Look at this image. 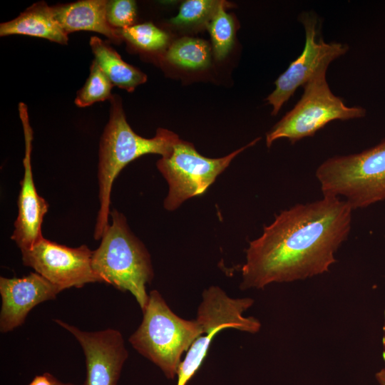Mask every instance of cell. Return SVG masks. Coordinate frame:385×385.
Masks as SVG:
<instances>
[{
	"label": "cell",
	"mask_w": 385,
	"mask_h": 385,
	"mask_svg": "<svg viewBox=\"0 0 385 385\" xmlns=\"http://www.w3.org/2000/svg\"><path fill=\"white\" fill-rule=\"evenodd\" d=\"M352 210L346 200L324 196L282 211L250 242L241 288L261 289L327 272L349 233Z\"/></svg>",
	"instance_id": "6da1fadb"
},
{
	"label": "cell",
	"mask_w": 385,
	"mask_h": 385,
	"mask_svg": "<svg viewBox=\"0 0 385 385\" xmlns=\"http://www.w3.org/2000/svg\"><path fill=\"white\" fill-rule=\"evenodd\" d=\"M110 116L100 139L98 166L99 209L93 237L101 239L109 227L111 196L113 182L130 162L145 154L168 155L180 139L175 133L158 128L155 135L145 138L138 135L126 120L122 100L113 95Z\"/></svg>",
	"instance_id": "7a4b0ae2"
},
{
	"label": "cell",
	"mask_w": 385,
	"mask_h": 385,
	"mask_svg": "<svg viewBox=\"0 0 385 385\" xmlns=\"http://www.w3.org/2000/svg\"><path fill=\"white\" fill-rule=\"evenodd\" d=\"M110 216L111 224L93 251V269L102 282L129 292L143 311L149 298L146 284L154 275L150 255L130 230L123 214L113 208Z\"/></svg>",
	"instance_id": "3957f363"
},
{
	"label": "cell",
	"mask_w": 385,
	"mask_h": 385,
	"mask_svg": "<svg viewBox=\"0 0 385 385\" xmlns=\"http://www.w3.org/2000/svg\"><path fill=\"white\" fill-rule=\"evenodd\" d=\"M143 320L130 337L133 348L158 366L167 378L178 374L182 355L200 336L196 320H187L174 313L157 290L149 293Z\"/></svg>",
	"instance_id": "277c9868"
},
{
	"label": "cell",
	"mask_w": 385,
	"mask_h": 385,
	"mask_svg": "<svg viewBox=\"0 0 385 385\" xmlns=\"http://www.w3.org/2000/svg\"><path fill=\"white\" fill-rule=\"evenodd\" d=\"M316 176L324 196L342 195L352 209L385 200V140L359 153L328 158Z\"/></svg>",
	"instance_id": "5b68a950"
},
{
	"label": "cell",
	"mask_w": 385,
	"mask_h": 385,
	"mask_svg": "<svg viewBox=\"0 0 385 385\" xmlns=\"http://www.w3.org/2000/svg\"><path fill=\"white\" fill-rule=\"evenodd\" d=\"M327 68L316 73L304 86V93L294 106L266 135L268 148L277 139L286 138L292 143L309 136L334 120L363 118L366 110L349 107L335 96L326 79Z\"/></svg>",
	"instance_id": "8992f818"
},
{
	"label": "cell",
	"mask_w": 385,
	"mask_h": 385,
	"mask_svg": "<svg viewBox=\"0 0 385 385\" xmlns=\"http://www.w3.org/2000/svg\"><path fill=\"white\" fill-rule=\"evenodd\" d=\"M254 303L250 298L234 299L217 286H211L202 292L196 321L201 328L200 336L186 352L178 371L177 385H186L202 365L214 337L227 328L249 333L257 332L261 324L243 313Z\"/></svg>",
	"instance_id": "52a82bcc"
},
{
	"label": "cell",
	"mask_w": 385,
	"mask_h": 385,
	"mask_svg": "<svg viewBox=\"0 0 385 385\" xmlns=\"http://www.w3.org/2000/svg\"><path fill=\"white\" fill-rule=\"evenodd\" d=\"M260 138L219 158L201 155L191 143L179 139L172 152L157 161L158 170L168 183V193L163 205L169 211L176 210L184 201L203 194L216 178L241 152L254 145Z\"/></svg>",
	"instance_id": "ba28073f"
},
{
	"label": "cell",
	"mask_w": 385,
	"mask_h": 385,
	"mask_svg": "<svg viewBox=\"0 0 385 385\" xmlns=\"http://www.w3.org/2000/svg\"><path fill=\"white\" fill-rule=\"evenodd\" d=\"M299 20L304 28V47L299 56L277 78L274 82V90L266 98L272 106L273 115L277 114L299 87L303 86L321 69L327 68L331 62L349 50L346 43H327L322 36H319V21L315 14L302 13Z\"/></svg>",
	"instance_id": "9c48e42d"
},
{
	"label": "cell",
	"mask_w": 385,
	"mask_h": 385,
	"mask_svg": "<svg viewBox=\"0 0 385 385\" xmlns=\"http://www.w3.org/2000/svg\"><path fill=\"white\" fill-rule=\"evenodd\" d=\"M23 264L63 291L102 282L92 266L93 250L86 245L69 247L43 237L32 248L21 251Z\"/></svg>",
	"instance_id": "30bf717a"
},
{
	"label": "cell",
	"mask_w": 385,
	"mask_h": 385,
	"mask_svg": "<svg viewBox=\"0 0 385 385\" xmlns=\"http://www.w3.org/2000/svg\"><path fill=\"white\" fill-rule=\"evenodd\" d=\"M53 321L80 344L86 358L85 385H117L128 352L121 333L114 329L86 332L59 319Z\"/></svg>",
	"instance_id": "8fae6325"
},
{
	"label": "cell",
	"mask_w": 385,
	"mask_h": 385,
	"mask_svg": "<svg viewBox=\"0 0 385 385\" xmlns=\"http://www.w3.org/2000/svg\"><path fill=\"white\" fill-rule=\"evenodd\" d=\"M19 111L25 138V156L23 160L24 173L20 183L18 215L11 239L21 251H24L32 248L43 237L41 225L49 205L38 194L33 178L31 162L33 131L29 123L26 105L20 103Z\"/></svg>",
	"instance_id": "7c38bea8"
},
{
	"label": "cell",
	"mask_w": 385,
	"mask_h": 385,
	"mask_svg": "<svg viewBox=\"0 0 385 385\" xmlns=\"http://www.w3.org/2000/svg\"><path fill=\"white\" fill-rule=\"evenodd\" d=\"M61 292L36 272L20 278L1 277L0 332L7 333L21 326L35 306L56 299Z\"/></svg>",
	"instance_id": "4fadbf2b"
},
{
	"label": "cell",
	"mask_w": 385,
	"mask_h": 385,
	"mask_svg": "<svg viewBox=\"0 0 385 385\" xmlns=\"http://www.w3.org/2000/svg\"><path fill=\"white\" fill-rule=\"evenodd\" d=\"M106 0H81L53 6L55 16L68 34L74 31H88L99 33L111 41L119 43L122 37L119 29L108 23Z\"/></svg>",
	"instance_id": "5bb4252c"
},
{
	"label": "cell",
	"mask_w": 385,
	"mask_h": 385,
	"mask_svg": "<svg viewBox=\"0 0 385 385\" xmlns=\"http://www.w3.org/2000/svg\"><path fill=\"white\" fill-rule=\"evenodd\" d=\"M20 34L66 44L68 34L56 19L53 6L45 1L34 4L16 18L0 25V36Z\"/></svg>",
	"instance_id": "9a60e30c"
},
{
	"label": "cell",
	"mask_w": 385,
	"mask_h": 385,
	"mask_svg": "<svg viewBox=\"0 0 385 385\" xmlns=\"http://www.w3.org/2000/svg\"><path fill=\"white\" fill-rule=\"evenodd\" d=\"M89 44L94 60L111 83L132 92L147 81V76L125 62L111 46L97 36H92Z\"/></svg>",
	"instance_id": "2e32d148"
},
{
	"label": "cell",
	"mask_w": 385,
	"mask_h": 385,
	"mask_svg": "<svg viewBox=\"0 0 385 385\" xmlns=\"http://www.w3.org/2000/svg\"><path fill=\"white\" fill-rule=\"evenodd\" d=\"M210 58L211 48L207 42L190 37L182 38L173 42L166 53L169 62L190 69L207 67Z\"/></svg>",
	"instance_id": "e0dca14e"
},
{
	"label": "cell",
	"mask_w": 385,
	"mask_h": 385,
	"mask_svg": "<svg viewBox=\"0 0 385 385\" xmlns=\"http://www.w3.org/2000/svg\"><path fill=\"white\" fill-rule=\"evenodd\" d=\"M228 2L223 4L206 25L212 43V51L217 61L223 60L230 51L234 42V21L225 11Z\"/></svg>",
	"instance_id": "ac0fdd59"
},
{
	"label": "cell",
	"mask_w": 385,
	"mask_h": 385,
	"mask_svg": "<svg viewBox=\"0 0 385 385\" xmlns=\"http://www.w3.org/2000/svg\"><path fill=\"white\" fill-rule=\"evenodd\" d=\"M113 85L93 60L84 86L77 92L75 104L84 108L96 102L110 100L113 96Z\"/></svg>",
	"instance_id": "d6986e66"
},
{
	"label": "cell",
	"mask_w": 385,
	"mask_h": 385,
	"mask_svg": "<svg viewBox=\"0 0 385 385\" xmlns=\"http://www.w3.org/2000/svg\"><path fill=\"white\" fill-rule=\"evenodd\" d=\"M123 39L138 48L148 51H156L166 47L168 34L153 24L144 23L119 29Z\"/></svg>",
	"instance_id": "ffe728a7"
},
{
	"label": "cell",
	"mask_w": 385,
	"mask_h": 385,
	"mask_svg": "<svg viewBox=\"0 0 385 385\" xmlns=\"http://www.w3.org/2000/svg\"><path fill=\"white\" fill-rule=\"evenodd\" d=\"M225 2L217 0L185 1L170 22L177 26L207 25Z\"/></svg>",
	"instance_id": "44dd1931"
},
{
	"label": "cell",
	"mask_w": 385,
	"mask_h": 385,
	"mask_svg": "<svg viewBox=\"0 0 385 385\" xmlns=\"http://www.w3.org/2000/svg\"><path fill=\"white\" fill-rule=\"evenodd\" d=\"M106 16L108 23L115 29H121L134 25L137 16L135 1L111 0L107 1Z\"/></svg>",
	"instance_id": "7402d4cb"
},
{
	"label": "cell",
	"mask_w": 385,
	"mask_h": 385,
	"mask_svg": "<svg viewBox=\"0 0 385 385\" xmlns=\"http://www.w3.org/2000/svg\"><path fill=\"white\" fill-rule=\"evenodd\" d=\"M58 381L50 373L36 376L28 385H59Z\"/></svg>",
	"instance_id": "603a6c76"
},
{
	"label": "cell",
	"mask_w": 385,
	"mask_h": 385,
	"mask_svg": "<svg viewBox=\"0 0 385 385\" xmlns=\"http://www.w3.org/2000/svg\"><path fill=\"white\" fill-rule=\"evenodd\" d=\"M376 379L380 385H385V367L376 374Z\"/></svg>",
	"instance_id": "cb8c5ba5"
},
{
	"label": "cell",
	"mask_w": 385,
	"mask_h": 385,
	"mask_svg": "<svg viewBox=\"0 0 385 385\" xmlns=\"http://www.w3.org/2000/svg\"><path fill=\"white\" fill-rule=\"evenodd\" d=\"M59 385H75V384H70V383H63V382L60 381ZM83 385H85V384H83Z\"/></svg>",
	"instance_id": "d4e9b609"
}]
</instances>
